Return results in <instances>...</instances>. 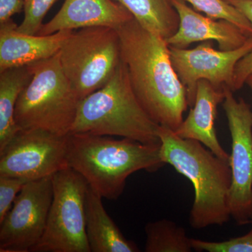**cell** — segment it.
<instances>
[{
  "instance_id": "obj_18",
  "label": "cell",
  "mask_w": 252,
  "mask_h": 252,
  "mask_svg": "<svg viewBox=\"0 0 252 252\" xmlns=\"http://www.w3.org/2000/svg\"><path fill=\"white\" fill-rule=\"evenodd\" d=\"M142 27L167 40L180 26V17L171 0H115Z\"/></svg>"
},
{
  "instance_id": "obj_24",
  "label": "cell",
  "mask_w": 252,
  "mask_h": 252,
  "mask_svg": "<svg viewBox=\"0 0 252 252\" xmlns=\"http://www.w3.org/2000/svg\"><path fill=\"white\" fill-rule=\"evenodd\" d=\"M252 73V51L243 58L235 66L233 91L241 89Z\"/></svg>"
},
{
  "instance_id": "obj_9",
  "label": "cell",
  "mask_w": 252,
  "mask_h": 252,
  "mask_svg": "<svg viewBox=\"0 0 252 252\" xmlns=\"http://www.w3.org/2000/svg\"><path fill=\"white\" fill-rule=\"evenodd\" d=\"M223 108L231 135L228 205L235 221L245 225L252 220V111L243 98L235 99L228 88Z\"/></svg>"
},
{
  "instance_id": "obj_21",
  "label": "cell",
  "mask_w": 252,
  "mask_h": 252,
  "mask_svg": "<svg viewBox=\"0 0 252 252\" xmlns=\"http://www.w3.org/2000/svg\"><path fill=\"white\" fill-rule=\"evenodd\" d=\"M57 0H25L24 18L18 31L23 34L36 35L43 25V20Z\"/></svg>"
},
{
  "instance_id": "obj_26",
  "label": "cell",
  "mask_w": 252,
  "mask_h": 252,
  "mask_svg": "<svg viewBox=\"0 0 252 252\" xmlns=\"http://www.w3.org/2000/svg\"><path fill=\"white\" fill-rule=\"evenodd\" d=\"M235 6L245 16L252 26V0H225Z\"/></svg>"
},
{
  "instance_id": "obj_8",
  "label": "cell",
  "mask_w": 252,
  "mask_h": 252,
  "mask_svg": "<svg viewBox=\"0 0 252 252\" xmlns=\"http://www.w3.org/2000/svg\"><path fill=\"white\" fill-rule=\"evenodd\" d=\"M67 138L43 129H21L0 150V176L30 182L67 168Z\"/></svg>"
},
{
  "instance_id": "obj_17",
  "label": "cell",
  "mask_w": 252,
  "mask_h": 252,
  "mask_svg": "<svg viewBox=\"0 0 252 252\" xmlns=\"http://www.w3.org/2000/svg\"><path fill=\"white\" fill-rule=\"evenodd\" d=\"M32 77L30 64L0 72V150L21 130L15 121V109L21 93Z\"/></svg>"
},
{
  "instance_id": "obj_7",
  "label": "cell",
  "mask_w": 252,
  "mask_h": 252,
  "mask_svg": "<svg viewBox=\"0 0 252 252\" xmlns=\"http://www.w3.org/2000/svg\"><path fill=\"white\" fill-rule=\"evenodd\" d=\"M52 203L44 234L31 252H91L86 232L89 184L71 167L52 176Z\"/></svg>"
},
{
  "instance_id": "obj_6",
  "label": "cell",
  "mask_w": 252,
  "mask_h": 252,
  "mask_svg": "<svg viewBox=\"0 0 252 252\" xmlns=\"http://www.w3.org/2000/svg\"><path fill=\"white\" fill-rule=\"evenodd\" d=\"M59 53L64 75L80 99L103 87L122 63L119 33L109 27L73 31Z\"/></svg>"
},
{
  "instance_id": "obj_19",
  "label": "cell",
  "mask_w": 252,
  "mask_h": 252,
  "mask_svg": "<svg viewBox=\"0 0 252 252\" xmlns=\"http://www.w3.org/2000/svg\"><path fill=\"white\" fill-rule=\"evenodd\" d=\"M145 233L144 252H190L193 250L191 239L187 237L185 228L172 220L149 222L145 225Z\"/></svg>"
},
{
  "instance_id": "obj_25",
  "label": "cell",
  "mask_w": 252,
  "mask_h": 252,
  "mask_svg": "<svg viewBox=\"0 0 252 252\" xmlns=\"http://www.w3.org/2000/svg\"><path fill=\"white\" fill-rule=\"evenodd\" d=\"M25 0H0V23L11 19L24 9Z\"/></svg>"
},
{
  "instance_id": "obj_14",
  "label": "cell",
  "mask_w": 252,
  "mask_h": 252,
  "mask_svg": "<svg viewBox=\"0 0 252 252\" xmlns=\"http://www.w3.org/2000/svg\"><path fill=\"white\" fill-rule=\"evenodd\" d=\"M17 28L12 19L0 23V72L54 56L73 31H60L49 35H29L20 32Z\"/></svg>"
},
{
  "instance_id": "obj_10",
  "label": "cell",
  "mask_w": 252,
  "mask_h": 252,
  "mask_svg": "<svg viewBox=\"0 0 252 252\" xmlns=\"http://www.w3.org/2000/svg\"><path fill=\"white\" fill-rule=\"evenodd\" d=\"M53 195L52 176L24 185L0 222V252H31L44 234Z\"/></svg>"
},
{
  "instance_id": "obj_27",
  "label": "cell",
  "mask_w": 252,
  "mask_h": 252,
  "mask_svg": "<svg viewBox=\"0 0 252 252\" xmlns=\"http://www.w3.org/2000/svg\"><path fill=\"white\" fill-rule=\"evenodd\" d=\"M245 84H248L249 87L250 88V89H251L252 91V73L249 76L248 79H247L246 81H245Z\"/></svg>"
},
{
  "instance_id": "obj_12",
  "label": "cell",
  "mask_w": 252,
  "mask_h": 252,
  "mask_svg": "<svg viewBox=\"0 0 252 252\" xmlns=\"http://www.w3.org/2000/svg\"><path fill=\"white\" fill-rule=\"evenodd\" d=\"M180 17V26L166 41L169 46L186 49L192 43L215 41L221 51L241 47L249 37L233 23L205 17L189 7L183 0H171Z\"/></svg>"
},
{
  "instance_id": "obj_2",
  "label": "cell",
  "mask_w": 252,
  "mask_h": 252,
  "mask_svg": "<svg viewBox=\"0 0 252 252\" xmlns=\"http://www.w3.org/2000/svg\"><path fill=\"white\" fill-rule=\"evenodd\" d=\"M68 166L85 178L103 198L117 200L129 176L140 170L157 172L166 165L160 144H143L128 138L94 134L68 135Z\"/></svg>"
},
{
  "instance_id": "obj_20",
  "label": "cell",
  "mask_w": 252,
  "mask_h": 252,
  "mask_svg": "<svg viewBox=\"0 0 252 252\" xmlns=\"http://www.w3.org/2000/svg\"><path fill=\"white\" fill-rule=\"evenodd\" d=\"M208 17L225 20L240 28L247 36H252V26L248 18L225 0H183Z\"/></svg>"
},
{
  "instance_id": "obj_16",
  "label": "cell",
  "mask_w": 252,
  "mask_h": 252,
  "mask_svg": "<svg viewBox=\"0 0 252 252\" xmlns=\"http://www.w3.org/2000/svg\"><path fill=\"white\" fill-rule=\"evenodd\" d=\"M102 196L89 185L85 199L86 232L91 252H138L114 223L102 201Z\"/></svg>"
},
{
  "instance_id": "obj_13",
  "label": "cell",
  "mask_w": 252,
  "mask_h": 252,
  "mask_svg": "<svg viewBox=\"0 0 252 252\" xmlns=\"http://www.w3.org/2000/svg\"><path fill=\"white\" fill-rule=\"evenodd\" d=\"M133 16L113 0H65L57 14L43 24L38 35H49L63 31L89 27L117 30Z\"/></svg>"
},
{
  "instance_id": "obj_3",
  "label": "cell",
  "mask_w": 252,
  "mask_h": 252,
  "mask_svg": "<svg viewBox=\"0 0 252 252\" xmlns=\"http://www.w3.org/2000/svg\"><path fill=\"white\" fill-rule=\"evenodd\" d=\"M158 135L162 160L193 186L195 197L189 218L192 228L203 229L228 222L231 217L228 205L232 182L229 160L217 157L198 141L179 137L165 126H159Z\"/></svg>"
},
{
  "instance_id": "obj_4",
  "label": "cell",
  "mask_w": 252,
  "mask_h": 252,
  "mask_svg": "<svg viewBox=\"0 0 252 252\" xmlns=\"http://www.w3.org/2000/svg\"><path fill=\"white\" fill-rule=\"evenodd\" d=\"M158 127L139 102L122 61L103 87L81 99L69 134L118 136L159 144Z\"/></svg>"
},
{
  "instance_id": "obj_22",
  "label": "cell",
  "mask_w": 252,
  "mask_h": 252,
  "mask_svg": "<svg viewBox=\"0 0 252 252\" xmlns=\"http://www.w3.org/2000/svg\"><path fill=\"white\" fill-rule=\"evenodd\" d=\"M248 223H252V220ZM193 250L208 252H252V228L243 236L231 238L226 241L208 242L191 239Z\"/></svg>"
},
{
  "instance_id": "obj_23",
  "label": "cell",
  "mask_w": 252,
  "mask_h": 252,
  "mask_svg": "<svg viewBox=\"0 0 252 252\" xmlns=\"http://www.w3.org/2000/svg\"><path fill=\"white\" fill-rule=\"evenodd\" d=\"M28 182L18 177L0 176V222L4 220L15 199Z\"/></svg>"
},
{
  "instance_id": "obj_15",
  "label": "cell",
  "mask_w": 252,
  "mask_h": 252,
  "mask_svg": "<svg viewBox=\"0 0 252 252\" xmlns=\"http://www.w3.org/2000/svg\"><path fill=\"white\" fill-rule=\"evenodd\" d=\"M225 89H218L205 79L199 81L195 103L188 117L174 132L182 138L201 142L217 157L229 160L230 155L220 145L215 127L217 107L224 100Z\"/></svg>"
},
{
  "instance_id": "obj_11",
  "label": "cell",
  "mask_w": 252,
  "mask_h": 252,
  "mask_svg": "<svg viewBox=\"0 0 252 252\" xmlns=\"http://www.w3.org/2000/svg\"><path fill=\"white\" fill-rule=\"evenodd\" d=\"M251 51L252 36L241 47L231 51L215 50L210 41L193 49L170 46L172 66L187 89L189 107L195 103L197 84L201 79L218 89L228 88L233 91L235 66Z\"/></svg>"
},
{
  "instance_id": "obj_1",
  "label": "cell",
  "mask_w": 252,
  "mask_h": 252,
  "mask_svg": "<svg viewBox=\"0 0 252 252\" xmlns=\"http://www.w3.org/2000/svg\"><path fill=\"white\" fill-rule=\"evenodd\" d=\"M117 31L122 61L139 102L154 122L175 131L189 104L187 89L172 66L170 46L134 18Z\"/></svg>"
},
{
  "instance_id": "obj_5",
  "label": "cell",
  "mask_w": 252,
  "mask_h": 252,
  "mask_svg": "<svg viewBox=\"0 0 252 252\" xmlns=\"http://www.w3.org/2000/svg\"><path fill=\"white\" fill-rule=\"evenodd\" d=\"M30 65L32 77L16 104V124L24 130L43 129L69 135L81 99L64 75L59 53Z\"/></svg>"
}]
</instances>
